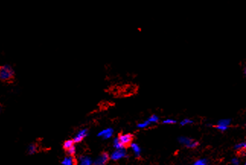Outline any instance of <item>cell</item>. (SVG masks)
Masks as SVG:
<instances>
[{
    "label": "cell",
    "mask_w": 246,
    "mask_h": 165,
    "mask_svg": "<svg viewBox=\"0 0 246 165\" xmlns=\"http://www.w3.org/2000/svg\"><path fill=\"white\" fill-rule=\"evenodd\" d=\"M14 70L9 65H5L0 67V79L2 81H10L14 77Z\"/></svg>",
    "instance_id": "1"
},
{
    "label": "cell",
    "mask_w": 246,
    "mask_h": 165,
    "mask_svg": "<svg viewBox=\"0 0 246 165\" xmlns=\"http://www.w3.org/2000/svg\"><path fill=\"white\" fill-rule=\"evenodd\" d=\"M127 157V152L126 150V148H121V149H115L111 153L110 155V159L113 161H117L125 158Z\"/></svg>",
    "instance_id": "2"
},
{
    "label": "cell",
    "mask_w": 246,
    "mask_h": 165,
    "mask_svg": "<svg viewBox=\"0 0 246 165\" xmlns=\"http://www.w3.org/2000/svg\"><path fill=\"white\" fill-rule=\"evenodd\" d=\"M119 141L121 142V144L123 145L124 148H127L130 146L131 144V142H133V135L130 133L127 134H120L118 137Z\"/></svg>",
    "instance_id": "3"
},
{
    "label": "cell",
    "mask_w": 246,
    "mask_h": 165,
    "mask_svg": "<svg viewBox=\"0 0 246 165\" xmlns=\"http://www.w3.org/2000/svg\"><path fill=\"white\" fill-rule=\"evenodd\" d=\"M110 160V155L108 152L101 153V155L93 161V164L95 165H105Z\"/></svg>",
    "instance_id": "4"
},
{
    "label": "cell",
    "mask_w": 246,
    "mask_h": 165,
    "mask_svg": "<svg viewBox=\"0 0 246 165\" xmlns=\"http://www.w3.org/2000/svg\"><path fill=\"white\" fill-rule=\"evenodd\" d=\"M113 128H107L105 129L101 130L98 133V137L102 138L105 140H107V139H109L113 136Z\"/></svg>",
    "instance_id": "5"
},
{
    "label": "cell",
    "mask_w": 246,
    "mask_h": 165,
    "mask_svg": "<svg viewBox=\"0 0 246 165\" xmlns=\"http://www.w3.org/2000/svg\"><path fill=\"white\" fill-rule=\"evenodd\" d=\"M88 135V129H83L80 130L74 137L73 141L75 143H79L82 142L85 138Z\"/></svg>",
    "instance_id": "6"
},
{
    "label": "cell",
    "mask_w": 246,
    "mask_h": 165,
    "mask_svg": "<svg viewBox=\"0 0 246 165\" xmlns=\"http://www.w3.org/2000/svg\"><path fill=\"white\" fill-rule=\"evenodd\" d=\"M178 140L180 144L184 145L186 146L187 148H190V145H191L192 142L194 141V140H193V139H190V138L185 137V136H180V137L178 139Z\"/></svg>",
    "instance_id": "7"
},
{
    "label": "cell",
    "mask_w": 246,
    "mask_h": 165,
    "mask_svg": "<svg viewBox=\"0 0 246 165\" xmlns=\"http://www.w3.org/2000/svg\"><path fill=\"white\" fill-rule=\"evenodd\" d=\"M79 164L80 165L93 164V160L88 155H82L79 158Z\"/></svg>",
    "instance_id": "8"
},
{
    "label": "cell",
    "mask_w": 246,
    "mask_h": 165,
    "mask_svg": "<svg viewBox=\"0 0 246 165\" xmlns=\"http://www.w3.org/2000/svg\"><path fill=\"white\" fill-rule=\"evenodd\" d=\"M130 148L133 150V153H134V156L136 158H140V155H141V148L136 143L134 142H131V144L130 145Z\"/></svg>",
    "instance_id": "9"
},
{
    "label": "cell",
    "mask_w": 246,
    "mask_h": 165,
    "mask_svg": "<svg viewBox=\"0 0 246 165\" xmlns=\"http://www.w3.org/2000/svg\"><path fill=\"white\" fill-rule=\"evenodd\" d=\"M61 164L63 165H73L75 164V160L73 156L69 155V156L65 157L64 159L61 161Z\"/></svg>",
    "instance_id": "10"
},
{
    "label": "cell",
    "mask_w": 246,
    "mask_h": 165,
    "mask_svg": "<svg viewBox=\"0 0 246 165\" xmlns=\"http://www.w3.org/2000/svg\"><path fill=\"white\" fill-rule=\"evenodd\" d=\"M113 148H114L115 149H121V148H124V146H123V145L121 143V142L119 141L118 138L117 137L113 139Z\"/></svg>",
    "instance_id": "11"
},
{
    "label": "cell",
    "mask_w": 246,
    "mask_h": 165,
    "mask_svg": "<svg viewBox=\"0 0 246 165\" xmlns=\"http://www.w3.org/2000/svg\"><path fill=\"white\" fill-rule=\"evenodd\" d=\"M230 119H220L217 123V125H221V126H229L231 124Z\"/></svg>",
    "instance_id": "12"
},
{
    "label": "cell",
    "mask_w": 246,
    "mask_h": 165,
    "mask_svg": "<svg viewBox=\"0 0 246 165\" xmlns=\"http://www.w3.org/2000/svg\"><path fill=\"white\" fill-rule=\"evenodd\" d=\"M151 124H152V123L149 121L148 119H147V120H145V121L142 122V123H138L137 128H139V129H146V128H147V127L149 126H151Z\"/></svg>",
    "instance_id": "13"
},
{
    "label": "cell",
    "mask_w": 246,
    "mask_h": 165,
    "mask_svg": "<svg viewBox=\"0 0 246 165\" xmlns=\"http://www.w3.org/2000/svg\"><path fill=\"white\" fill-rule=\"evenodd\" d=\"M37 145L34 144H31L28 146V152L29 155H34V154H35V153L37 152Z\"/></svg>",
    "instance_id": "14"
},
{
    "label": "cell",
    "mask_w": 246,
    "mask_h": 165,
    "mask_svg": "<svg viewBox=\"0 0 246 165\" xmlns=\"http://www.w3.org/2000/svg\"><path fill=\"white\" fill-rule=\"evenodd\" d=\"M74 143H75V142H74L73 139H69V140H67L64 142V144H63V148H64L66 150H67L68 148H70V147L74 145Z\"/></svg>",
    "instance_id": "15"
},
{
    "label": "cell",
    "mask_w": 246,
    "mask_h": 165,
    "mask_svg": "<svg viewBox=\"0 0 246 165\" xmlns=\"http://www.w3.org/2000/svg\"><path fill=\"white\" fill-rule=\"evenodd\" d=\"M194 165H206L208 164V160L206 158H200L194 163Z\"/></svg>",
    "instance_id": "16"
},
{
    "label": "cell",
    "mask_w": 246,
    "mask_h": 165,
    "mask_svg": "<svg viewBox=\"0 0 246 165\" xmlns=\"http://www.w3.org/2000/svg\"><path fill=\"white\" fill-rule=\"evenodd\" d=\"M246 148V143L245 142H241V143H239V144L236 145L234 146V149L237 150V151H240V150L245 149Z\"/></svg>",
    "instance_id": "17"
},
{
    "label": "cell",
    "mask_w": 246,
    "mask_h": 165,
    "mask_svg": "<svg viewBox=\"0 0 246 165\" xmlns=\"http://www.w3.org/2000/svg\"><path fill=\"white\" fill-rule=\"evenodd\" d=\"M194 123V120L192 119H188V118H186V119H184L181 123H180V125L184 126H187V125H190Z\"/></svg>",
    "instance_id": "18"
},
{
    "label": "cell",
    "mask_w": 246,
    "mask_h": 165,
    "mask_svg": "<svg viewBox=\"0 0 246 165\" xmlns=\"http://www.w3.org/2000/svg\"><path fill=\"white\" fill-rule=\"evenodd\" d=\"M148 120L151 123H156L159 121V117L157 116V115L153 114L149 117Z\"/></svg>",
    "instance_id": "19"
},
{
    "label": "cell",
    "mask_w": 246,
    "mask_h": 165,
    "mask_svg": "<svg viewBox=\"0 0 246 165\" xmlns=\"http://www.w3.org/2000/svg\"><path fill=\"white\" fill-rule=\"evenodd\" d=\"M67 152H68L69 155H72V156H74L76 152V148H75V145H72V147H70V148L67 149Z\"/></svg>",
    "instance_id": "20"
},
{
    "label": "cell",
    "mask_w": 246,
    "mask_h": 165,
    "mask_svg": "<svg viewBox=\"0 0 246 165\" xmlns=\"http://www.w3.org/2000/svg\"><path fill=\"white\" fill-rule=\"evenodd\" d=\"M177 123V121L175 119H173L169 118V119H164L163 121V124H175Z\"/></svg>",
    "instance_id": "21"
},
{
    "label": "cell",
    "mask_w": 246,
    "mask_h": 165,
    "mask_svg": "<svg viewBox=\"0 0 246 165\" xmlns=\"http://www.w3.org/2000/svg\"><path fill=\"white\" fill-rule=\"evenodd\" d=\"M215 128L221 131V132H225V131H226L229 129V126H221V125L217 124V126H215Z\"/></svg>",
    "instance_id": "22"
},
{
    "label": "cell",
    "mask_w": 246,
    "mask_h": 165,
    "mask_svg": "<svg viewBox=\"0 0 246 165\" xmlns=\"http://www.w3.org/2000/svg\"><path fill=\"white\" fill-rule=\"evenodd\" d=\"M231 163H232L233 165H239V164H240V160L239 159V158L236 157V158H232V160H231Z\"/></svg>",
    "instance_id": "23"
},
{
    "label": "cell",
    "mask_w": 246,
    "mask_h": 165,
    "mask_svg": "<svg viewBox=\"0 0 246 165\" xmlns=\"http://www.w3.org/2000/svg\"><path fill=\"white\" fill-rule=\"evenodd\" d=\"M1 111H2V106L0 105V112H1Z\"/></svg>",
    "instance_id": "24"
}]
</instances>
